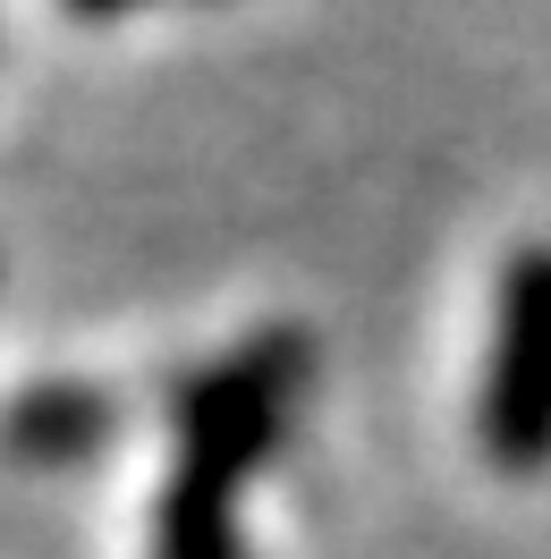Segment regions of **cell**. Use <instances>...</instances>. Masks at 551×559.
Returning a JSON list of instances; mask_svg holds the SVG:
<instances>
[{"label": "cell", "mask_w": 551, "mask_h": 559, "mask_svg": "<svg viewBox=\"0 0 551 559\" xmlns=\"http://www.w3.org/2000/svg\"><path fill=\"white\" fill-rule=\"evenodd\" d=\"M314 373V348L297 331H263L204 365L178 399V450L171 484L153 500V559H246V491L263 457L289 432V407Z\"/></svg>", "instance_id": "obj_1"}, {"label": "cell", "mask_w": 551, "mask_h": 559, "mask_svg": "<svg viewBox=\"0 0 551 559\" xmlns=\"http://www.w3.org/2000/svg\"><path fill=\"white\" fill-rule=\"evenodd\" d=\"M476 450L492 475H551V238H526L492 280L476 365Z\"/></svg>", "instance_id": "obj_2"}, {"label": "cell", "mask_w": 551, "mask_h": 559, "mask_svg": "<svg viewBox=\"0 0 551 559\" xmlns=\"http://www.w3.org/2000/svg\"><path fill=\"white\" fill-rule=\"evenodd\" d=\"M119 441V399L94 382H35L0 407V450L26 466H85Z\"/></svg>", "instance_id": "obj_3"}, {"label": "cell", "mask_w": 551, "mask_h": 559, "mask_svg": "<svg viewBox=\"0 0 551 559\" xmlns=\"http://www.w3.org/2000/svg\"><path fill=\"white\" fill-rule=\"evenodd\" d=\"M69 17H85V26H110V17H128V9H144V0H60Z\"/></svg>", "instance_id": "obj_4"}]
</instances>
